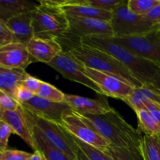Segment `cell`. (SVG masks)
<instances>
[{"label":"cell","mask_w":160,"mask_h":160,"mask_svg":"<svg viewBox=\"0 0 160 160\" xmlns=\"http://www.w3.org/2000/svg\"><path fill=\"white\" fill-rule=\"evenodd\" d=\"M39 1L30 0H0V20L6 23L15 16L33 11Z\"/></svg>","instance_id":"ffe728a7"},{"label":"cell","mask_w":160,"mask_h":160,"mask_svg":"<svg viewBox=\"0 0 160 160\" xmlns=\"http://www.w3.org/2000/svg\"><path fill=\"white\" fill-rule=\"evenodd\" d=\"M42 82V81H41V80L38 79V78L28 74V76L26 77V78L23 80V81L22 82V84H23L27 89L31 91V92H33V93L36 95L38 92L39 88H40Z\"/></svg>","instance_id":"836d02e7"},{"label":"cell","mask_w":160,"mask_h":160,"mask_svg":"<svg viewBox=\"0 0 160 160\" xmlns=\"http://www.w3.org/2000/svg\"><path fill=\"white\" fill-rule=\"evenodd\" d=\"M55 39L60 44L62 50L68 52L85 67L116 75L134 88L143 85L117 59L104 52L83 45L80 38L65 33Z\"/></svg>","instance_id":"6da1fadb"},{"label":"cell","mask_w":160,"mask_h":160,"mask_svg":"<svg viewBox=\"0 0 160 160\" xmlns=\"http://www.w3.org/2000/svg\"><path fill=\"white\" fill-rule=\"evenodd\" d=\"M158 34H159V35L160 36V30H159V31H158Z\"/></svg>","instance_id":"60d3db41"},{"label":"cell","mask_w":160,"mask_h":160,"mask_svg":"<svg viewBox=\"0 0 160 160\" xmlns=\"http://www.w3.org/2000/svg\"><path fill=\"white\" fill-rule=\"evenodd\" d=\"M34 94L27 89L22 84L17 87L15 94V100L19 104H23L29 100H31L34 96Z\"/></svg>","instance_id":"d6a6232c"},{"label":"cell","mask_w":160,"mask_h":160,"mask_svg":"<svg viewBox=\"0 0 160 160\" xmlns=\"http://www.w3.org/2000/svg\"><path fill=\"white\" fill-rule=\"evenodd\" d=\"M152 86H154L156 89L160 92V68L156 71L152 80L151 84Z\"/></svg>","instance_id":"8d00e7d4"},{"label":"cell","mask_w":160,"mask_h":160,"mask_svg":"<svg viewBox=\"0 0 160 160\" xmlns=\"http://www.w3.org/2000/svg\"><path fill=\"white\" fill-rule=\"evenodd\" d=\"M24 108V107H23ZM25 109V108H24ZM31 124L42 133L47 142L59 151L74 160H78L79 147L73 136L60 124L35 115L25 109Z\"/></svg>","instance_id":"8992f818"},{"label":"cell","mask_w":160,"mask_h":160,"mask_svg":"<svg viewBox=\"0 0 160 160\" xmlns=\"http://www.w3.org/2000/svg\"><path fill=\"white\" fill-rule=\"evenodd\" d=\"M34 62L26 45L12 42L0 47V67L9 69L25 70Z\"/></svg>","instance_id":"5bb4252c"},{"label":"cell","mask_w":160,"mask_h":160,"mask_svg":"<svg viewBox=\"0 0 160 160\" xmlns=\"http://www.w3.org/2000/svg\"><path fill=\"white\" fill-rule=\"evenodd\" d=\"M12 42H17L6 23L0 20V45L2 46Z\"/></svg>","instance_id":"1f68e13d"},{"label":"cell","mask_w":160,"mask_h":160,"mask_svg":"<svg viewBox=\"0 0 160 160\" xmlns=\"http://www.w3.org/2000/svg\"><path fill=\"white\" fill-rule=\"evenodd\" d=\"M21 106L35 115L60 124L64 116L73 111L65 102H52L37 95H34L31 100Z\"/></svg>","instance_id":"7c38bea8"},{"label":"cell","mask_w":160,"mask_h":160,"mask_svg":"<svg viewBox=\"0 0 160 160\" xmlns=\"http://www.w3.org/2000/svg\"><path fill=\"white\" fill-rule=\"evenodd\" d=\"M28 75L25 70L0 67V90L15 99L17 87L22 84Z\"/></svg>","instance_id":"d6986e66"},{"label":"cell","mask_w":160,"mask_h":160,"mask_svg":"<svg viewBox=\"0 0 160 160\" xmlns=\"http://www.w3.org/2000/svg\"><path fill=\"white\" fill-rule=\"evenodd\" d=\"M3 112H4V111H3L2 109V108L0 107V120H1V119H2V117Z\"/></svg>","instance_id":"ab89813d"},{"label":"cell","mask_w":160,"mask_h":160,"mask_svg":"<svg viewBox=\"0 0 160 160\" xmlns=\"http://www.w3.org/2000/svg\"><path fill=\"white\" fill-rule=\"evenodd\" d=\"M104 152L113 160H144L141 151L137 148H123L110 145Z\"/></svg>","instance_id":"cb8c5ba5"},{"label":"cell","mask_w":160,"mask_h":160,"mask_svg":"<svg viewBox=\"0 0 160 160\" xmlns=\"http://www.w3.org/2000/svg\"><path fill=\"white\" fill-rule=\"evenodd\" d=\"M34 62L48 64L62 51L60 44L52 38L34 37L27 45Z\"/></svg>","instance_id":"9a60e30c"},{"label":"cell","mask_w":160,"mask_h":160,"mask_svg":"<svg viewBox=\"0 0 160 160\" xmlns=\"http://www.w3.org/2000/svg\"><path fill=\"white\" fill-rule=\"evenodd\" d=\"M84 72L99 87L103 95L125 102L134 92V88L116 75L103 73L84 66Z\"/></svg>","instance_id":"30bf717a"},{"label":"cell","mask_w":160,"mask_h":160,"mask_svg":"<svg viewBox=\"0 0 160 160\" xmlns=\"http://www.w3.org/2000/svg\"><path fill=\"white\" fill-rule=\"evenodd\" d=\"M20 104L9 95L0 90V107L3 111L15 110Z\"/></svg>","instance_id":"4dcf8cb0"},{"label":"cell","mask_w":160,"mask_h":160,"mask_svg":"<svg viewBox=\"0 0 160 160\" xmlns=\"http://www.w3.org/2000/svg\"><path fill=\"white\" fill-rule=\"evenodd\" d=\"M144 109H146L150 115L152 117V118L156 122L160 124V105L152 101L145 102L144 104Z\"/></svg>","instance_id":"e575fe53"},{"label":"cell","mask_w":160,"mask_h":160,"mask_svg":"<svg viewBox=\"0 0 160 160\" xmlns=\"http://www.w3.org/2000/svg\"><path fill=\"white\" fill-rule=\"evenodd\" d=\"M61 6L67 16L98 19L109 22H110L112 19V12L102 10L88 6L85 4L83 0L61 1Z\"/></svg>","instance_id":"e0dca14e"},{"label":"cell","mask_w":160,"mask_h":160,"mask_svg":"<svg viewBox=\"0 0 160 160\" xmlns=\"http://www.w3.org/2000/svg\"><path fill=\"white\" fill-rule=\"evenodd\" d=\"M61 125L73 137L98 149L105 151L110 145L93 128L81 120L74 111L68 112L63 117Z\"/></svg>","instance_id":"9c48e42d"},{"label":"cell","mask_w":160,"mask_h":160,"mask_svg":"<svg viewBox=\"0 0 160 160\" xmlns=\"http://www.w3.org/2000/svg\"><path fill=\"white\" fill-rule=\"evenodd\" d=\"M78 115L110 145L141 151L142 133L130 125L113 108L102 115Z\"/></svg>","instance_id":"7a4b0ae2"},{"label":"cell","mask_w":160,"mask_h":160,"mask_svg":"<svg viewBox=\"0 0 160 160\" xmlns=\"http://www.w3.org/2000/svg\"><path fill=\"white\" fill-rule=\"evenodd\" d=\"M6 24L13 34L16 41L26 46L34 37L31 11L12 17L6 22Z\"/></svg>","instance_id":"ac0fdd59"},{"label":"cell","mask_w":160,"mask_h":160,"mask_svg":"<svg viewBox=\"0 0 160 160\" xmlns=\"http://www.w3.org/2000/svg\"><path fill=\"white\" fill-rule=\"evenodd\" d=\"M111 37L90 36L80 38L81 44L102 51L121 62L136 80L142 84H151L155 73L160 68L111 40Z\"/></svg>","instance_id":"3957f363"},{"label":"cell","mask_w":160,"mask_h":160,"mask_svg":"<svg viewBox=\"0 0 160 160\" xmlns=\"http://www.w3.org/2000/svg\"><path fill=\"white\" fill-rule=\"evenodd\" d=\"M30 160H47V159L42 152L39 151V150H35L34 153L31 155Z\"/></svg>","instance_id":"74e56055"},{"label":"cell","mask_w":160,"mask_h":160,"mask_svg":"<svg viewBox=\"0 0 160 160\" xmlns=\"http://www.w3.org/2000/svg\"><path fill=\"white\" fill-rule=\"evenodd\" d=\"M67 102L75 112L81 115H102L112 109L106 98H92L65 94Z\"/></svg>","instance_id":"2e32d148"},{"label":"cell","mask_w":160,"mask_h":160,"mask_svg":"<svg viewBox=\"0 0 160 160\" xmlns=\"http://www.w3.org/2000/svg\"><path fill=\"white\" fill-rule=\"evenodd\" d=\"M73 138L78 146L79 147L80 150L87 156V158L89 160H113L104 151H102V150L98 149V148H95L92 145H88V144L81 142L73 136Z\"/></svg>","instance_id":"4316f807"},{"label":"cell","mask_w":160,"mask_h":160,"mask_svg":"<svg viewBox=\"0 0 160 160\" xmlns=\"http://www.w3.org/2000/svg\"><path fill=\"white\" fill-rule=\"evenodd\" d=\"M68 30L66 33L78 38L90 36L113 37L112 25L109 21L98 19L67 16Z\"/></svg>","instance_id":"8fae6325"},{"label":"cell","mask_w":160,"mask_h":160,"mask_svg":"<svg viewBox=\"0 0 160 160\" xmlns=\"http://www.w3.org/2000/svg\"><path fill=\"white\" fill-rule=\"evenodd\" d=\"M62 74L63 78L83 84L100 95H104L98 85L84 72V65L68 52L62 50L47 64Z\"/></svg>","instance_id":"ba28073f"},{"label":"cell","mask_w":160,"mask_h":160,"mask_svg":"<svg viewBox=\"0 0 160 160\" xmlns=\"http://www.w3.org/2000/svg\"><path fill=\"white\" fill-rule=\"evenodd\" d=\"M36 95L52 102H62L65 101V94L63 92L52 84L45 81L42 82L40 88Z\"/></svg>","instance_id":"d4e9b609"},{"label":"cell","mask_w":160,"mask_h":160,"mask_svg":"<svg viewBox=\"0 0 160 160\" xmlns=\"http://www.w3.org/2000/svg\"><path fill=\"white\" fill-rule=\"evenodd\" d=\"M159 3L160 0H129L127 6L134 13L145 17Z\"/></svg>","instance_id":"484cf974"},{"label":"cell","mask_w":160,"mask_h":160,"mask_svg":"<svg viewBox=\"0 0 160 160\" xmlns=\"http://www.w3.org/2000/svg\"><path fill=\"white\" fill-rule=\"evenodd\" d=\"M31 153L17 149H6L0 152V160H30Z\"/></svg>","instance_id":"f1b7e54d"},{"label":"cell","mask_w":160,"mask_h":160,"mask_svg":"<svg viewBox=\"0 0 160 160\" xmlns=\"http://www.w3.org/2000/svg\"><path fill=\"white\" fill-rule=\"evenodd\" d=\"M141 153L144 160H160V138L144 134L141 142Z\"/></svg>","instance_id":"603a6c76"},{"label":"cell","mask_w":160,"mask_h":160,"mask_svg":"<svg viewBox=\"0 0 160 160\" xmlns=\"http://www.w3.org/2000/svg\"><path fill=\"white\" fill-rule=\"evenodd\" d=\"M83 2L97 9L112 12L117 6L123 3L124 0H83Z\"/></svg>","instance_id":"83f0119b"},{"label":"cell","mask_w":160,"mask_h":160,"mask_svg":"<svg viewBox=\"0 0 160 160\" xmlns=\"http://www.w3.org/2000/svg\"><path fill=\"white\" fill-rule=\"evenodd\" d=\"M138 119V131L144 134L160 138V124L145 109L134 110Z\"/></svg>","instance_id":"7402d4cb"},{"label":"cell","mask_w":160,"mask_h":160,"mask_svg":"<svg viewBox=\"0 0 160 160\" xmlns=\"http://www.w3.org/2000/svg\"><path fill=\"white\" fill-rule=\"evenodd\" d=\"M31 126L33 138L35 144V150L42 152L45 155L47 160H74L52 146L45 138L42 133L33 124H31Z\"/></svg>","instance_id":"44dd1931"},{"label":"cell","mask_w":160,"mask_h":160,"mask_svg":"<svg viewBox=\"0 0 160 160\" xmlns=\"http://www.w3.org/2000/svg\"><path fill=\"white\" fill-rule=\"evenodd\" d=\"M34 37L57 38L67 31L69 22L61 6V1H39L31 11Z\"/></svg>","instance_id":"277c9868"},{"label":"cell","mask_w":160,"mask_h":160,"mask_svg":"<svg viewBox=\"0 0 160 160\" xmlns=\"http://www.w3.org/2000/svg\"></svg>","instance_id":"7bdbcfd3"},{"label":"cell","mask_w":160,"mask_h":160,"mask_svg":"<svg viewBox=\"0 0 160 160\" xmlns=\"http://www.w3.org/2000/svg\"><path fill=\"white\" fill-rule=\"evenodd\" d=\"M11 134H12V131L10 127L6 122L0 120V152L7 149Z\"/></svg>","instance_id":"f546056e"},{"label":"cell","mask_w":160,"mask_h":160,"mask_svg":"<svg viewBox=\"0 0 160 160\" xmlns=\"http://www.w3.org/2000/svg\"><path fill=\"white\" fill-rule=\"evenodd\" d=\"M145 17L148 20H150L152 23L160 26V3L156 6H155Z\"/></svg>","instance_id":"d590c367"},{"label":"cell","mask_w":160,"mask_h":160,"mask_svg":"<svg viewBox=\"0 0 160 160\" xmlns=\"http://www.w3.org/2000/svg\"><path fill=\"white\" fill-rule=\"evenodd\" d=\"M127 2L128 1H124L112 12L110 23L113 37L144 35L159 31V25L152 23L145 17L131 12Z\"/></svg>","instance_id":"5b68a950"},{"label":"cell","mask_w":160,"mask_h":160,"mask_svg":"<svg viewBox=\"0 0 160 160\" xmlns=\"http://www.w3.org/2000/svg\"><path fill=\"white\" fill-rule=\"evenodd\" d=\"M0 47H1V45H0Z\"/></svg>","instance_id":"b9f144b4"},{"label":"cell","mask_w":160,"mask_h":160,"mask_svg":"<svg viewBox=\"0 0 160 160\" xmlns=\"http://www.w3.org/2000/svg\"><path fill=\"white\" fill-rule=\"evenodd\" d=\"M1 120L10 127L13 134L21 138L26 144L35 150L32 126L28 118L27 111L21 105L15 110L4 111Z\"/></svg>","instance_id":"4fadbf2b"},{"label":"cell","mask_w":160,"mask_h":160,"mask_svg":"<svg viewBox=\"0 0 160 160\" xmlns=\"http://www.w3.org/2000/svg\"><path fill=\"white\" fill-rule=\"evenodd\" d=\"M111 40L160 67V36L158 31L138 36L111 37Z\"/></svg>","instance_id":"52a82bcc"},{"label":"cell","mask_w":160,"mask_h":160,"mask_svg":"<svg viewBox=\"0 0 160 160\" xmlns=\"http://www.w3.org/2000/svg\"><path fill=\"white\" fill-rule=\"evenodd\" d=\"M78 160H89L87 158V156H86L85 155H84V153L81 151V150H80L79 152H78Z\"/></svg>","instance_id":"f35d334b"}]
</instances>
